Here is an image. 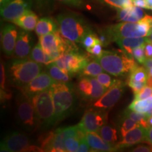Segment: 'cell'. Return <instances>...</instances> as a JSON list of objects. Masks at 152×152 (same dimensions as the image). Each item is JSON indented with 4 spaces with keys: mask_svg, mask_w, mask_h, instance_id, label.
I'll list each match as a JSON object with an SVG mask.
<instances>
[{
    "mask_svg": "<svg viewBox=\"0 0 152 152\" xmlns=\"http://www.w3.org/2000/svg\"><path fill=\"white\" fill-rule=\"evenodd\" d=\"M105 71L114 76L124 75L130 73L137 66L134 58L128 55L123 49L114 51H103L96 58Z\"/></svg>",
    "mask_w": 152,
    "mask_h": 152,
    "instance_id": "obj_1",
    "label": "cell"
},
{
    "mask_svg": "<svg viewBox=\"0 0 152 152\" xmlns=\"http://www.w3.org/2000/svg\"><path fill=\"white\" fill-rule=\"evenodd\" d=\"M42 64L30 58H17L8 64V76L11 84L24 87L42 71Z\"/></svg>",
    "mask_w": 152,
    "mask_h": 152,
    "instance_id": "obj_2",
    "label": "cell"
},
{
    "mask_svg": "<svg viewBox=\"0 0 152 152\" xmlns=\"http://www.w3.org/2000/svg\"><path fill=\"white\" fill-rule=\"evenodd\" d=\"M152 16L145 15L139 22H125L108 26L104 32L110 42H115L119 38L140 37L149 36L152 28Z\"/></svg>",
    "mask_w": 152,
    "mask_h": 152,
    "instance_id": "obj_3",
    "label": "cell"
},
{
    "mask_svg": "<svg viewBox=\"0 0 152 152\" xmlns=\"http://www.w3.org/2000/svg\"><path fill=\"white\" fill-rule=\"evenodd\" d=\"M56 20L61 35L73 42L82 43L88 34L92 33L84 19L73 13H63L57 16Z\"/></svg>",
    "mask_w": 152,
    "mask_h": 152,
    "instance_id": "obj_4",
    "label": "cell"
},
{
    "mask_svg": "<svg viewBox=\"0 0 152 152\" xmlns=\"http://www.w3.org/2000/svg\"><path fill=\"white\" fill-rule=\"evenodd\" d=\"M50 88L54 99L56 123H58L75 109L76 95L68 83H55Z\"/></svg>",
    "mask_w": 152,
    "mask_h": 152,
    "instance_id": "obj_5",
    "label": "cell"
},
{
    "mask_svg": "<svg viewBox=\"0 0 152 152\" xmlns=\"http://www.w3.org/2000/svg\"><path fill=\"white\" fill-rule=\"evenodd\" d=\"M31 100L42 128L49 129L56 124L55 108L51 88L38 93Z\"/></svg>",
    "mask_w": 152,
    "mask_h": 152,
    "instance_id": "obj_6",
    "label": "cell"
},
{
    "mask_svg": "<svg viewBox=\"0 0 152 152\" xmlns=\"http://www.w3.org/2000/svg\"><path fill=\"white\" fill-rule=\"evenodd\" d=\"M16 118L19 125L28 132H33L41 127L31 99L22 90L16 99Z\"/></svg>",
    "mask_w": 152,
    "mask_h": 152,
    "instance_id": "obj_7",
    "label": "cell"
},
{
    "mask_svg": "<svg viewBox=\"0 0 152 152\" xmlns=\"http://www.w3.org/2000/svg\"><path fill=\"white\" fill-rule=\"evenodd\" d=\"M54 63L69 74H75L80 73L84 69L88 64V59L77 50H73L66 53Z\"/></svg>",
    "mask_w": 152,
    "mask_h": 152,
    "instance_id": "obj_8",
    "label": "cell"
},
{
    "mask_svg": "<svg viewBox=\"0 0 152 152\" xmlns=\"http://www.w3.org/2000/svg\"><path fill=\"white\" fill-rule=\"evenodd\" d=\"M124 90L125 84L123 82L115 80L106 92L94 102L93 107L101 110L111 109L121 99Z\"/></svg>",
    "mask_w": 152,
    "mask_h": 152,
    "instance_id": "obj_9",
    "label": "cell"
},
{
    "mask_svg": "<svg viewBox=\"0 0 152 152\" xmlns=\"http://www.w3.org/2000/svg\"><path fill=\"white\" fill-rule=\"evenodd\" d=\"M107 123V114L104 110H87L78 125L86 132L99 134L100 128Z\"/></svg>",
    "mask_w": 152,
    "mask_h": 152,
    "instance_id": "obj_10",
    "label": "cell"
},
{
    "mask_svg": "<svg viewBox=\"0 0 152 152\" xmlns=\"http://www.w3.org/2000/svg\"><path fill=\"white\" fill-rule=\"evenodd\" d=\"M30 146V140L24 134L17 132L9 133L4 138L0 145V151L7 152L26 151Z\"/></svg>",
    "mask_w": 152,
    "mask_h": 152,
    "instance_id": "obj_11",
    "label": "cell"
},
{
    "mask_svg": "<svg viewBox=\"0 0 152 152\" xmlns=\"http://www.w3.org/2000/svg\"><path fill=\"white\" fill-rule=\"evenodd\" d=\"M33 4L32 0H12L4 7H1V16L4 20L14 21L30 10Z\"/></svg>",
    "mask_w": 152,
    "mask_h": 152,
    "instance_id": "obj_12",
    "label": "cell"
},
{
    "mask_svg": "<svg viewBox=\"0 0 152 152\" xmlns=\"http://www.w3.org/2000/svg\"><path fill=\"white\" fill-rule=\"evenodd\" d=\"M56 81L49 75L47 72H42L28 84L21 88V90L28 97L32 99L35 95L48 90Z\"/></svg>",
    "mask_w": 152,
    "mask_h": 152,
    "instance_id": "obj_13",
    "label": "cell"
},
{
    "mask_svg": "<svg viewBox=\"0 0 152 152\" xmlns=\"http://www.w3.org/2000/svg\"><path fill=\"white\" fill-rule=\"evenodd\" d=\"M34 37L28 30H21L18 33L14 56L17 58H28L33 48Z\"/></svg>",
    "mask_w": 152,
    "mask_h": 152,
    "instance_id": "obj_14",
    "label": "cell"
},
{
    "mask_svg": "<svg viewBox=\"0 0 152 152\" xmlns=\"http://www.w3.org/2000/svg\"><path fill=\"white\" fill-rule=\"evenodd\" d=\"M18 35V30L14 25L7 24L4 26L1 31V45L3 52L7 57L14 55Z\"/></svg>",
    "mask_w": 152,
    "mask_h": 152,
    "instance_id": "obj_15",
    "label": "cell"
},
{
    "mask_svg": "<svg viewBox=\"0 0 152 152\" xmlns=\"http://www.w3.org/2000/svg\"><path fill=\"white\" fill-rule=\"evenodd\" d=\"M122 140L115 144L116 149L129 147L137 144H140L142 142L148 140L147 129L142 126H138L133 130L129 131L122 137Z\"/></svg>",
    "mask_w": 152,
    "mask_h": 152,
    "instance_id": "obj_16",
    "label": "cell"
},
{
    "mask_svg": "<svg viewBox=\"0 0 152 152\" xmlns=\"http://www.w3.org/2000/svg\"><path fill=\"white\" fill-rule=\"evenodd\" d=\"M118 20H123L125 22H139L144 18V13L140 7L132 6L127 8L117 9Z\"/></svg>",
    "mask_w": 152,
    "mask_h": 152,
    "instance_id": "obj_17",
    "label": "cell"
},
{
    "mask_svg": "<svg viewBox=\"0 0 152 152\" xmlns=\"http://www.w3.org/2000/svg\"><path fill=\"white\" fill-rule=\"evenodd\" d=\"M86 139L91 149H94V151H114L117 150L115 145L113 146V144L105 142L102 137L96 132H87Z\"/></svg>",
    "mask_w": 152,
    "mask_h": 152,
    "instance_id": "obj_18",
    "label": "cell"
},
{
    "mask_svg": "<svg viewBox=\"0 0 152 152\" xmlns=\"http://www.w3.org/2000/svg\"><path fill=\"white\" fill-rule=\"evenodd\" d=\"M149 40V38L145 37H123L118 39L115 42L130 56H132L133 49L142 46ZM134 58V57H133Z\"/></svg>",
    "mask_w": 152,
    "mask_h": 152,
    "instance_id": "obj_19",
    "label": "cell"
},
{
    "mask_svg": "<svg viewBox=\"0 0 152 152\" xmlns=\"http://www.w3.org/2000/svg\"><path fill=\"white\" fill-rule=\"evenodd\" d=\"M37 22V16L30 9L26 11L21 16L12 21V23L16 24V26L28 31H32L35 30Z\"/></svg>",
    "mask_w": 152,
    "mask_h": 152,
    "instance_id": "obj_20",
    "label": "cell"
},
{
    "mask_svg": "<svg viewBox=\"0 0 152 152\" xmlns=\"http://www.w3.org/2000/svg\"><path fill=\"white\" fill-rule=\"evenodd\" d=\"M35 31L37 35L40 37L57 31V26L52 18L49 17H43L38 20Z\"/></svg>",
    "mask_w": 152,
    "mask_h": 152,
    "instance_id": "obj_21",
    "label": "cell"
},
{
    "mask_svg": "<svg viewBox=\"0 0 152 152\" xmlns=\"http://www.w3.org/2000/svg\"><path fill=\"white\" fill-rule=\"evenodd\" d=\"M47 72L56 83H68L70 80V74L65 70L58 67L54 62L47 65Z\"/></svg>",
    "mask_w": 152,
    "mask_h": 152,
    "instance_id": "obj_22",
    "label": "cell"
},
{
    "mask_svg": "<svg viewBox=\"0 0 152 152\" xmlns=\"http://www.w3.org/2000/svg\"><path fill=\"white\" fill-rule=\"evenodd\" d=\"M66 137L63 131V128H58L54 131V137L47 151H66Z\"/></svg>",
    "mask_w": 152,
    "mask_h": 152,
    "instance_id": "obj_23",
    "label": "cell"
},
{
    "mask_svg": "<svg viewBox=\"0 0 152 152\" xmlns=\"http://www.w3.org/2000/svg\"><path fill=\"white\" fill-rule=\"evenodd\" d=\"M28 58L34 61L39 63L41 64H45L46 66L52 63L49 55L44 51L39 42L35 45V47L32 49Z\"/></svg>",
    "mask_w": 152,
    "mask_h": 152,
    "instance_id": "obj_24",
    "label": "cell"
},
{
    "mask_svg": "<svg viewBox=\"0 0 152 152\" xmlns=\"http://www.w3.org/2000/svg\"><path fill=\"white\" fill-rule=\"evenodd\" d=\"M99 134L102 137L104 141L113 145L115 144V142L118 140L117 130L111 125H104L100 128Z\"/></svg>",
    "mask_w": 152,
    "mask_h": 152,
    "instance_id": "obj_25",
    "label": "cell"
},
{
    "mask_svg": "<svg viewBox=\"0 0 152 152\" xmlns=\"http://www.w3.org/2000/svg\"><path fill=\"white\" fill-rule=\"evenodd\" d=\"M102 66L97 61L95 60L94 61L88 63L85 66L84 69L80 73L81 77H96L100 73H103Z\"/></svg>",
    "mask_w": 152,
    "mask_h": 152,
    "instance_id": "obj_26",
    "label": "cell"
},
{
    "mask_svg": "<svg viewBox=\"0 0 152 152\" xmlns=\"http://www.w3.org/2000/svg\"><path fill=\"white\" fill-rule=\"evenodd\" d=\"M77 89L78 92L83 98L87 99H90L91 94H92V85L90 81V77H82L77 83Z\"/></svg>",
    "mask_w": 152,
    "mask_h": 152,
    "instance_id": "obj_27",
    "label": "cell"
},
{
    "mask_svg": "<svg viewBox=\"0 0 152 152\" xmlns=\"http://www.w3.org/2000/svg\"><path fill=\"white\" fill-rule=\"evenodd\" d=\"M125 115L128 116L132 120H134L136 123H137L140 126L143 128L148 129L150 128L149 123H148V116L147 114L144 113H141V112H137L132 110L128 109L125 111Z\"/></svg>",
    "mask_w": 152,
    "mask_h": 152,
    "instance_id": "obj_28",
    "label": "cell"
},
{
    "mask_svg": "<svg viewBox=\"0 0 152 152\" xmlns=\"http://www.w3.org/2000/svg\"><path fill=\"white\" fill-rule=\"evenodd\" d=\"M148 72L143 66H137L134 69H132L130 73L129 80L134 82H141L147 83Z\"/></svg>",
    "mask_w": 152,
    "mask_h": 152,
    "instance_id": "obj_29",
    "label": "cell"
},
{
    "mask_svg": "<svg viewBox=\"0 0 152 152\" xmlns=\"http://www.w3.org/2000/svg\"><path fill=\"white\" fill-rule=\"evenodd\" d=\"M90 77V81L92 83V90L91 94L90 99L91 101H96L99 99L101 96L106 92L108 89L104 87L101 83L97 80V79L93 77Z\"/></svg>",
    "mask_w": 152,
    "mask_h": 152,
    "instance_id": "obj_30",
    "label": "cell"
},
{
    "mask_svg": "<svg viewBox=\"0 0 152 152\" xmlns=\"http://www.w3.org/2000/svg\"><path fill=\"white\" fill-rule=\"evenodd\" d=\"M138 126H140V125L136 123L134 120L124 115L120 122V132H121V137H123L129 131L133 130Z\"/></svg>",
    "mask_w": 152,
    "mask_h": 152,
    "instance_id": "obj_31",
    "label": "cell"
},
{
    "mask_svg": "<svg viewBox=\"0 0 152 152\" xmlns=\"http://www.w3.org/2000/svg\"><path fill=\"white\" fill-rule=\"evenodd\" d=\"M104 5L115 9H123L134 6L132 0H95Z\"/></svg>",
    "mask_w": 152,
    "mask_h": 152,
    "instance_id": "obj_32",
    "label": "cell"
},
{
    "mask_svg": "<svg viewBox=\"0 0 152 152\" xmlns=\"http://www.w3.org/2000/svg\"><path fill=\"white\" fill-rule=\"evenodd\" d=\"M54 137V132H49L41 134L38 138V143H39V147H41L43 151H47L51 142H52Z\"/></svg>",
    "mask_w": 152,
    "mask_h": 152,
    "instance_id": "obj_33",
    "label": "cell"
},
{
    "mask_svg": "<svg viewBox=\"0 0 152 152\" xmlns=\"http://www.w3.org/2000/svg\"><path fill=\"white\" fill-rule=\"evenodd\" d=\"M99 43V37L96 34L91 33L88 34L86 37L84 38L82 44H83V46L84 47L85 49H86L87 51H88L89 49H90L93 46H94L96 44Z\"/></svg>",
    "mask_w": 152,
    "mask_h": 152,
    "instance_id": "obj_34",
    "label": "cell"
},
{
    "mask_svg": "<svg viewBox=\"0 0 152 152\" xmlns=\"http://www.w3.org/2000/svg\"><path fill=\"white\" fill-rule=\"evenodd\" d=\"M144 45L137 47V48L133 49L132 51L133 57L140 64H144L145 61L147 60V56H146L145 51H144Z\"/></svg>",
    "mask_w": 152,
    "mask_h": 152,
    "instance_id": "obj_35",
    "label": "cell"
},
{
    "mask_svg": "<svg viewBox=\"0 0 152 152\" xmlns=\"http://www.w3.org/2000/svg\"><path fill=\"white\" fill-rule=\"evenodd\" d=\"M79 145L80 141L75 137H68L65 140V147L66 151H77Z\"/></svg>",
    "mask_w": 152,
    "mask_h": 152,
    "instance_id": "obj_36",
    "label": "cell"
},
{
    "mask_svg": "<svg viewBox=\"0 0 152 152\" xmlns=\"http://www.w3.org/2000/svg\"><path fill=\"white\" fill-rule=\"evenodd\" d=\"M96 79L106 89H109L113 84L114 81H115V80L112 79L110 75L105 73H100L99 75L96 76Z\"/></svg>",
    "mask_w": 152,
    "mask_h": 152,
    "instance_id": "obj_37",
    "label": "cell"
},
{
    "mask_svg": "<svg viewBox=\"0 0 152 152\" xmlns=\"http://www.w3.org/2000/svg\"><path fill=\"white\" fill-rule=\"evenodd\" d=\"M32 1L42 10H49L54 4V0H32Z\"/></svg>",
    "mask_w": 152,
    "mask_h": 152,
    "instance_id": "obj_38",
    "label": "cell"
},
{
    "mask_svg": "<svg viewBox=\"0 0 152 152\" xmlns=\"http://www.w3.org/2000/svg\"><path fill=\"white\" fill-rule=\"evenodd\" d=\"M152 96V87L149 86L144 87L137 94H134V100L145 99Z\"/></svg>",
    "mask_w": 152,
    "mask_h": 152,
    "instance_id": "obj_39",
    "label": "cell"
},
{
    "mask_svg": "<svg viewBox=\"0 0 152 152\" xmlns=\"http://www.w3.org/2000/svg\"><path fill=\"white\" fill-rule=\"evenodd\" d=\"M132 151L136 152H149L152 151V144L149 140L142 142L139 144L137 147L134 148L132 150Z\"/></svg>",
    "mask_w": 152,
    "mask_h": 152,
    "instance_id": "obj_40",
    "label": "cell"
},
{
    "mask_svg": "<svg viewBox=\"0 0 152 152\" xmlns=\"http://www.w3.org/2000/svg\"><path fill=\"white\" fill-rule=\"evenodd\" d=\"M128 86L132 89L133 93L134 94H137L147 85V83H141V82H134L128 80Z\"/></svg>",
    "mask_w": 152,
    "mask_h": 152,
    "instance_id": "obj_41",
    "label": "cell"
},
{
    "mask_svg": "<svg viewBox=\"0 0 152 152\" xmlns=\"http://www.w3.org/2000/svg\"><path fill=\"white\" fill-rule=\"evenodd\" d=\"M58 1L66 5L77 7V8H81L84 6L83 0H58Z\"/></svg>",
    "mask_w": 152,
    "mask_h": 152,
    "instance_id": "obj_42",
    "label": "cell"
},
{
    "mask_svg": "<svg viewBox=\"0 0 152 152\" xmlns=\"http://www.w3.org/2000/svg\"><path fill=\"white\" fill-rule=\"evenodd\" d=\"M90 54H91L93 56L96 57V58H98L103 53V50H102V45L101 44L98 43L96 44L94 46H93L90 49H89L87 51Z\"/></svg>",
    "mask_w": 152,
    "mask_h": 152,
    "instance_id": "obj_43",
    "label": "cell"
},
{
    "mask_svg": "<svg viewBox=\"0 0 152 152\" xmlns=\"http://www.w3.org/2000/svg\"><path fill=\"white\" fill-rule=\"evenodd\" d=\"M91 147L90 144H88V142L87 141V139L83 141L80 142V145L79 148L77 149L78 152H87V151H91Z\"/></svg>",
    "mask_w": 152,
    "mask_h": 152,
    "instance_id": "obj_44",
    "label": "cell"
},
{
    "mask_svg": "<svg viewBox=\"0 0 152 152\" xmlns=\"http://www.w3.org/2000/svg\"><path fill=\"white\" fill-rule=\"evenodd\" d=\"M144 51L147 58H152V42L150 41L149 39L144 45Z\"/></svg>",
    "mask_w": 152,
    "mask_h": 152,
    "instance_id": "obj_45",
    "label": "cell"
},
{
    "mask_svg": "<svg viewBox=\"0 0 152 152\" xmlns=\"http://www.w3.org/2000/svg\"><path fill=\"white\" fill-rule=\"evenodd\" d=\"M133 4L136 7H140L142 9H148L147 4L146 0H132Z\"/></svg>",
    "mask_w": 152,
    "mask_h": 152,
    "instance_id": "obj_46",
    "label": "cell"
},
{
    "mask_svg": "<svg viewBox=\"0 0 152 152\" xmlns=\"http://www.w3.org/2000/svg\"><path fill=\"white\" fill-rule=\"evenodd\" d=\"M5 84V70L4 66L1 65V90H4Z\"/></svg>",
    "mask_w": 152,
    "mask_h": 152,
    "instance_id": "obj_47",
    "label": "cell"
},
{
    "mask_svg": "<svg viewBox=\"0 0 152 152\" xmlns=\"http://www.w3.org/2000/svg\"><path fill=\"white\" fill-rule=\"evenodd\" d=\"M144 66H145L147 70L152 68V58H147V60H146L145 62H144Z\"/></svg>",
    "mask_w": 152,
    "mask_h": 152,
    "instance_id": "obj_48",
    "label": "cell"
},
{
    "mask_svg": "<svg viewBox=\"0 0 152 152\" xmlns=\"http://www.w3.org/2000/svg\"><path fill=\"white\" fill-rule=\"evenodd\" d=\"M147 136L148 140L152 144V126L147 129Z\"/></svg>",
    "mask_w": 152,
    "mask_h": 152,
    "instance_id": "obj_49",
    "label": "cell"
},
{
    "mask_svg": "<svg viewBox=\"0 0 152 152\" xmlns=\"http://www.w3.org/2000/svg\"><path fill=\"white\" fill-rule=\"evenodd\" d=\"M11 1H12V0H0V5H1V7H4L5 5H7V4L11 2Z\"/></svg>",
    "mask_w": 152,
    "mask_h": 152,
    "instance_id": "obj_50",
    "label": "cell"
},
{
    "mask_svg": "<svg viewBox=\"0 0 152 152\" xmlns=\"http://www.w3.org/2000/svg\"><path fill=\"white\" fill-rule=\"evenodd\" d=\"M147 86L152 87V76L148 75L147 80Z\"/></svg>",
    "mask_w": 152,
    "mask_h": 152,
    "instance_id": "obj_51",
    "label": "cell"
},
{
    "mask_svg": "<svg viewBox=\"0 0 152 152\" xmlns=\"http://www.w3.org/2000/svg\"><path fill=\"white\" fill-rule=\"evenodd\" d=\"M147 4L148 9H151L152 10V0H146Z\"/></svg>",
    "mask_w": 152,
    "mask_h": 152,
    "instance_id": "obj_52",
    "label": "cell"
},
{
    "mask_svg": "<svg viewBox=\"0 0 152 152\" xmlns=\"http://www.w3.org/2000/svg\"><path fill=\"white\" fill-rule=\"evenodd\" d=\"M148 123H149L150 127L152 126V115H151V116L149 117V118H148Z\"/></svg>",
    "mask_w": 152,
    "mask_h": 152,
    "instance_id": "obj_53",
    "label": "cell"
},
{
    "mask_svg": "<svg viewBox=\"0 0 152 152\" xmlns=\"http://www.w3.org/2000/svg\"><path fill=\"white\" fill-rule=\"evenodd\" d=\"M149 40L152 42V28H151V32H150V34H149Z\"/></svg>",
    "mask_w": 152,
    "mask_h": 152,
    "instance_id": "obj_54",
    "label": "cell"
}]
</instances>
